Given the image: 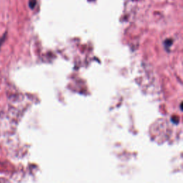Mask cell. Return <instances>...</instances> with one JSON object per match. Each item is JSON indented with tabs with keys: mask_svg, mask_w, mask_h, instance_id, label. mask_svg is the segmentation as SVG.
<instances>
[{
	"mask_svg": "<svg viewBox=\"0 0 183 183\" xmlns=\"http://www.w3.org/2000/svg\"><path fill=\"white\" fill-rule=\"evenodd\" d=\"M6 37H7V33H5L4 34L3 36L2 37H1V39H0V47H2V44H3V43H4V42L5 41V39H6Z\"/></svg>",
	"mask_w": 183,
	"mask_h": 183,
	"instance_id": "obj_2",
	"label": "cell"
},
{
	"mask_svg": "<svg viewBox=\"0 0 183 183\" xmlns=\"http://www.w3.org/2000/svg\"><path fill=\"white\" fill-rule=\"evenodd\" d=\"M37 5V0H29V7L31 9H33Z\"/></svg>",
	"mask_w": 183,
	"mask_h": 183,
	"instance_id": "obj_1",
	"label": "cell"
}]
</instances>
